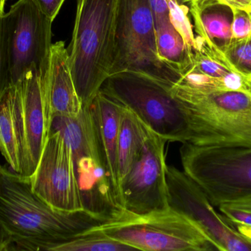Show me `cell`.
I'll return each instance as SVG.
<instances>
[{"mask_svg": "<svg viewBox=\"0 0 251 251\" xmlns=\"http://www.w3.org/2000/svg\"><path fill=\"white\" fill-rule=\"evenodd\" d=\"M180 156L183 171L213 206L251 195V148L184 143Z\"/></svg>", "mask_w": 251, "mask_h": 251, "instance_id": "obj_7", "label": "cell"}, {"mask_svg": "<svg viewBox=\"0 0 251 251\" xmlns=\"http://www.w3.org/2000/svg\"><path fill=\"white\" fill-rule=\"evenodd\" d=\"M0 152L11 170L20 175V157L9 86L0 97Z\"/></svg>", "mask_w": 251, "mask_h": 251, "instance_id": "obj_19", "label": "cell"}, {"mask_svg": "<svg viewBox=\"0 0 251 251\" xmlns=\"http://www.w3.org/2000/svg\"><path fill=\"white\" fill-rule=\"evenodd\" d=\"M217 56L231 70L251 81V37L233 39L224 53Z\"/></svg>", "mask_w": 251, "mask_h": 251, "instance_id": "obj_22", "label": "cell"}, {"mask_svg": "<svg viewBox=\"0 0 251 251\" xmlns=\"http://www.w3.org/2000/svg\"><path fill=\"white\" fill-rule=\"evenodd\" d=\"M134 248L106 235L97 228L87 230L75 238L58 245L52 251H126Z\"/></svg>", "mask_w": 251, "mask_h": 251, "instance_id": "obj_21", "label": "cell"}, {"mask_svg": "<svg viewBox=\"0 0 251 251\" xmlns=\"http://www.w3.org/2000/svg\"><path fill=\"white\" fill-rule=\"evenodd\" d=\"M101 90L133 112L149 129L170 142L190 143L191 123L184 105L171 88L144 74H112Z\"/></svg>", "mask_w": 251, "mask_h": 251, "instance_id": "obj_5", "label": "cell"}, {"mask_svg": "<svg viewBox=\"0 0 251 251\" xmlns=\"http://www.w3.org/2000/svg\"><path fill=\"white\" fill-rule=\"evenodd\" d=\"M47 135L51 120L57 116L75 117L82 110L69 64L64 41L52 44L48 66L41 76Z\"/></svg>", "mask_w": 251, "mask_h": 251, "instance_id": "obj_14", "label": "cell"}, {"mask_svg": "<svg viewBox=\"0 0 251 251\" xmlns=\"http://www.w3.org/2000/svg\"><path fill=\"white\" fill-rule=\"evenodd\" d=\"M51 131H58L72 151L84 210L107 221L122 208L106 166L91 107L82 108L75 117H54L49 132Z\"/></svg>", "mask_w": 251, "mask_h": 251, "instance_id": "obj_4", "label": "cell"}, {"mask_svg": "<svg viewBox=\"0 0 251 251\" xmlns=\"http://www.w3.org/2000/svg\"><path fill=\"white\" fill-rule=\"evenodd\" d=\"M154 25L170 21L190 47L196 44V35L188 13L190 9L180 0H149Z\"/></svg>", "mask_w": 251, "mask_h": 251, "instance_id": "obj_20", "label": "cell"}, {"mask_svg": "<svg viewBox=\"0 0 251 251\" xmlns=\"http://www.w3.org/2000/svg\"><path fill=\"white\" fill-rule=\"evenodd\" d=\"M10 85L5 17L0 14V97Z\"/></svg>", "mask_w": 251, "mask_h": 251, "instance_id": "obj_24", "label": "cell"}, {"mask_svg": "<svg viewBox=\"0 0 251 251\" xmlns=\"http://www.w3.org/2000/svg\"><path fill=\"white\" fill-rule=\"evenodd\" d=\"M5 1L4 0H0V14H4V6H5Z\"/></svg>", "mask_w": 251, "mask_h": 251, "instance_id": "obj_30", "label": "cell"}, {"mask_svg": "<svg viewBox=\"0 0 251 251\" xmlns=\"http://www.w3.org/2000/svg\"><path fill=\"white\" fill-rule=\"evenodd\" d=\"M150 129L124 106L118 142V177L120 184L129 172L149 137Z\"/></svg>", "mask_w": 251, "mask_h": 251, "instance_id": "obj_17", "label": "cell"}, {"mask_svg": "<svg viewBox=\"0 0 251 251\" xmlns=\"http://www.w3.org/2000/svg\"><path fill=\"white\" fill-rule=\"evenodd\" d=\"M94 228L136 251H218L194 222L170 206L146 214L120 209Z\"/></svg>", "mask_w": 251, "mask_h": 251, "instance_id": "obj_6", "label": "cell"}, {"mask_svg": "<svg viewBox=\"0 0 251 251\" xmlns=\"http://www.w3.org/2000/svg\"><path fill=\"white\" fill-rule=\"evenodd\" d=\"M158 56L168 67L182 76L193 65V50L170 21L155 25Z\"/></svg>", "mask_w": 251, "mask_h": 251, "instance_id": "obj_18", "label": "cell"}, {"mask_svg": "<svg viewBox=\"0 0 251 251\" xmlns=\"http://www.w3.org/2000/svg\"><path fill=\"white\" fill-rule=\"evenodd\" d=\"M120 0H76L69 64L82 108L89 106L111 73Z\"/></svg>", "mask_w": 251, "mask_h": 251, "instance_id": "obj_2", "label": "cell"}, {"mask_svg": "<svg viewBox=\"0 0 251 251\" xmlns=\"http://www.w3.org/2000/svg\"><path fill=\"white\" fill-rule=\"evenodd\" d=\"M165 139L150 130L134 165L120 184L122 209L146 214L169 207Z\"/></svg>", "mask_w": 251, "mask_h": 251, "instance_id": "obj_11", "label": "cell"}, {"mask_svg": "<svg viewBox=\"0 0 251 251\" xmlns=\"http://www.w3.org/2000/svg\"><path fill=\"white\" fill-rule=\"evenodd\" d=\"M90 107L106 166L114 183L119 198L118 142L124 106L100 89Z\"/></svg>", "mask_w": 251, "mask_h": 251, "instance_id": "obj_16", "label": "cell"}, {"mask_svg": "<svg viewBox=\"0 0 251 251\" xmlns=\"http://www.w3.org/2000/svg\"><path fill=\"white\" fill-rule=\"evenodd\" d=\"M189 4L197 36L217 55L224 53L234 39L231 7L221 0H199Z\"/></svg>", "mask_w": 251, "mask_h": 251, "instance_id": "obj_15", "label": "cell"}, {"mask_svg": "<svg viewBox=\"0 0 251 251\" xmlns=\"http://www.w3.org/2000/svg\"><path fill=\"white\" fill-rule=\"evenodd\" d=\"M4 1H5V2H7V1H8V0H4Z\"/></svg>", "mask_w": 251, "mask_h": 251, "instance_id": "obj_33", "label": "cell"}, {"mask_svg": "<svg viewBox=\"0 0 251 251\" xmlns=\"http://www.w3.org/2000/svg\"><path fill=\"white\" fill-rule=\"evenodd\" d=\"M5 17L10 84H17L31 69L44 75L48 66L53 21L30 0H19Z\"/></svg>", "mask_w": 251, "mask_h": 251, "instance_id": "obj_9", "label": "cell"}, {"mask_svg": "<svg viewBox=\"0 0 251 251\" xmlns=\"http://www.w3.org/2000/svg\"><path fill=\"white\" fill-rule=\"evenodd\" d=\"M171 91L188 112L190 144L251 148V93L201 89L181 81Z\"/></svg>", "mask_w": 251, "mask_h": 251, "instance_id": "obj_3", "label": "cell"}, {"mask_svg": "<svg viewBox=\"0 0 251 251\" xmlns=\"http://www.w3.org/2000/svg\"><path fill=\"white\" fill-rule=\"evenodd\" d=\"M32 191L63 212H85L72 151L58 131L49 132L36 169L29 177Z\"/></svg>", "mask_w": 251, "mask_h": 251, "instance_id": "obj_12", "label": "cell"}, {"mask_svg": "<svg viewBox=\"0 0 251 251\" xmlns=\"http://www.w3.org/2000/svg\"><path fill=\"white\" fill-rule=\"evenodd\" d=\"M44 15L54 21L66 0H30Z\"/></svg>", "mask_w": 251, "mask_h": 251, "instance_id": "obj_26", "label": "cell"}, {"mask_svg": "<svg viewBox=\"0 0 251 251\" xmlns=\"http://www.w3.org/2000/svg\"><path fill=\"white\" fill-rule=\"evenodd\" d=\"M221 1L228 4L231 7L246 9L248 10H250L251 6V0H221Z\"/></svg>", "mask_w": 251, "mask_h": 251, "instance_id": "obj_27", "label": "cell"}, {"mask_svg": "<svg viewBox=\"0 0 251 251\" xmlns=\"http://www.w3.org/2000/svg\"><path fill=\"white\" fill-rule=\"evenodd\" d=\"M180 1H181V2L184 3H189V4H190V3L194 2V1H199V0H180Z\"/></svg>", "mask_w": 251, "mask_h": 251, "instance_id": "obj_31", "label": "cell"}, {"mask_svg": "<svg viewBox=\"0 0 251 251\" xmlns=\"http://www.w3.org/2000/svg\"><path fill=\"white\" fill-rule=\"evenodd\" d=\"M249 12H250V13H251V7H250V10H249Z\"/></svg>", "mask_w": 251, "mask_h": 251, "instance_id": "obj_32", "label": "cell"}, {"mask_svg": "<svg viewBox=\"0 0 251 251\" xmlns=\"http://www.w3.org/2000/svg\"><path fill=\"white\" fill-rule=\"evenodd\" d=\"M104 222L86 212L54 209L32 191L29 177L0 165V223L10 237L4 251H52Z\"/></svg>", "mask_w": 251, "mask_h": 251, "instance_id": "obj_1", "label": "cell"}, {"mask_svg": "<svg viewBox=\"0 0 251 251\" xmlns=\"http://www.w3.org/2000/svg\"><path fill=\"white\" fill-rule=\"evenodd\" d=\"M21 163V175L30 177L47 137L41 74L33 68L9 85Z\"/></svg>", "mask_w": 251, "mask_h": 251, "instance_id": "obj_13", "label": "cell"}, {"mask_svg": "<svg viewBox=\"0 0 251 251\" xmlns=\"http://www.w3.org/2000/svg\"><path fill=\"white\" fill-rule=\"evenodd\" d=\"M168 204L194 222L218 251H251V241L220 215L204 192L184 171L167 165Z\"/></svg>", "mask_w": 251, "mask_h": 251, "instance_id": "obj_10", "label": "cell"}, {"mask_svg": "<svg viewBox=\"0 0 251 251\" xmlns=\"http://www.w3.org/2000/svg\"><path fill=\"white\" fill-rule=\"evenodd\" d=\"M239 232L244 236L246 238L251 241V227L246 226V225H237Z\"/></svg>", "mask_w": 251, "mask_h": 251, "instance_id": "obj_29", "label": "cell"}, {"mask_svg": "<svg viewBox=\"0 0 251 251\" xmlns=\"http://www.w3.org/2000/svg\"><path fill=\"white\" fill-rule=\"evenodd\" d=\"M233 11L231 32L234 39H244L251 37V15L246 9L231 7Z\"/></svg>", "mask_w": 251, "mask_h": 251, "instance_id": "obj_25", "label": "cell"}, {"mask_svg": "<svg viewBox=\"0 0 251 251\" xmlns=\"http://www.w3.org/2000/svg\"><path fill=\"white\" fill-rule=\"evenodd\" d=\"M9 235L7 231L3 228L1 224L0 223V251H4V248L7 245L9 240Z\"/></svg>", "mask_w": 251, "mask_h": 251, "instance_id": "obj_28", "label": "cell"}, {"mask_svg": "<svg viewBox=\"0 0 251 251\" xmlns=\"http://www.w3.org/2000/svg\"><path fill=\"white\" fill-rule=\"evenodd\" d=\"M218 208L231 223L251 227V195L221 203Z\"/></svg>", "mask_w": 251, "mask_h": 251, "instance_id": "obj_23", "label": "cell"}, {"mask_svg": "<svg viewBox=\"0 0 251 251\" xmlns=\"http://www.w3.org/2000/svg\"><path fill=\"white\" fill-rule=\"evenodd\" d=\"M144 74L173 86L180 75L162 63L156 50L154 19L149 0H120L111 73Z\"/></svg>", "mask_w": 251, "mask_h": 251, "instance_id": "obj_8", "label": "cell"}]
</instances>
